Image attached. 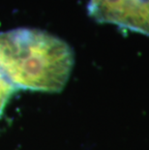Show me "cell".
<instances>
[{
	"mask_svg": "<svg viewBox=\"0 0 149 150\" xmlns=\"http://www.w3.org/2000/svg\"><path fill=\"white\" fill-rule=\"evenodd\" d=\"M92 18L149 37V0H90Z\"/></svg>",
	"mask_w": 149,
	"mask_h": 150,
	"instance_id": "2",
	"label": "cell"
},
{
	"mask_svg": "<svg viewBox=\"0 0 149 150\" xmlns=\"http://www.w3.org/2000/svg\"><path fill=\"white\" fill-rule=\"evenodd\" d=\"M74 63L71 47L45 31L18 28L0 33V72L16 89L60 92Z\"/></svg>",
	"mask_w": 149,
	"mask_h": 150,
	"instance_id": "1",
	"label": "cell"
},
{
	"mask_svg": "<svg viewBox=\"0 0 149 150\" xmlns=\"http://www.w3.org/2000/svg\"><path fill=\"white\" fill-rule=\"evenodd\" d=\"M16 88L0 72V116Z\"/></svg>",
	"mask_w": 149,
	"mask_h": 150,
	"instance_id": "3",
	"label": "cell"
}]
</instances>
